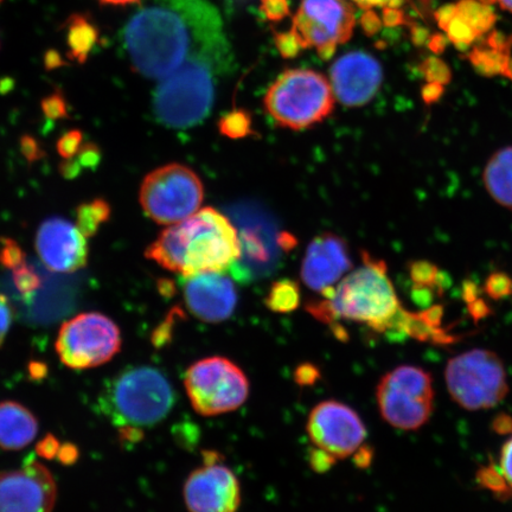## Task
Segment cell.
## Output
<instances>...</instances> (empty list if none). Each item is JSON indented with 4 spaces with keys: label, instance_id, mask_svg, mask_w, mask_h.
Here are the masks:
<instances>
[{
    "label": "cell",
    "instance_id": "54",
    "mask_svg": "<svg viewBox=\"0 0 512 512\" xmlns=\"http://www.w3.org/2000/svg\"><path fill=\"white\" fill-rule=\"evenodd\" d=\"M355 454V464L361 467V469L368 467L371 463V459H373V451H371L370 447L362 446Z\"/></svg>",
    "mask_w": 512,
    "mask_h": 512
},
{
    "label": "cell",
    "instance_id": "38",
    "mask_svg": "<svg viewBox=\"0 0 512 512\" xmlns=\"http://www.w3.org/2000/svg\"><path fill=\"white\" fill-rule=\"evenodd\" d=\"M83 137L79 131H72L60 139V142L57 143V150H59L60 155L64 158H72L76 156V153H79L81 143Z\"/></svg>",
    "mask_w": 512,
    "mask_h": 512
},
{
    "label": "cell",
    "instance_id": "45",
    "mask_svg": "<svg viewBox=\"0 0 512 512\" xmlns=\"http://www.w3.org/2000/svg\"><path fill=\"white\" fill-rule=\"evenodd\" d=\"M382 22L384 25H387V27L395 28L405 23L406 17L405 14H403V11L399 8L387 6V8H384L383 10Z\"/></svg>",
    "mask_w": 512,
    "mask_h": 512
},
{
    "label": "cell",
    "instance_id": "41",
    "mask_svg": "<svg viewBox=\"0 0 512 512\" xmlns=\"http://www.w3.org/2000/svg\"><path fill=\"white\" fill-rule=\"evenodd\" d=\"M320 379V371L311 363H303L294 371V380L300 386H312Z\"/></svg>",
    "mask_w": 512,
    "mask_h": 512
},
{
    "label": "cell",
    "instance_id": "31",
    "mask_svg": "<svg viewBox=\"0 0 512 512\" xmlns=\"http://www.w3.org/2000/svg\"><path fill=\"white\" fill-rule=\"evenodd\" d=\"M444 30L446 31L448 40L456 44L457 47H462L460 49L469 47L470 44L475 42L478 38L475 31L457 14V11L451 18V21L447 23Z\"/></svg>",
    "mask_w": 512,
    "mask_h": 512
},
{
    "label": "cell",
    "instance_id": "24",
    "mask_svg": "<svg viewBox=\"0 0 512 512\" xmlns=\"http://www.w3.org/2000/svg\"><path fill=\"white\" fill-rule=\"evenodd\" d=\"M456 8L457 14L475 31L477 37L483 36L494 27L496 15L491 5L480 0H460Z\"/></svg>",
    "mask_w": 512,
    "mask_h": 512
},
{
    "label": "cell",
    "instance_id": "6",
    "mask_svg": "<svg viewBox=\"0 0 512 512\" xmlns=\"http://www.w3.org/2000/svg\"><path fill=\"white\" fill-rule=\"evenodd\" d=\"M265 107L279 126L306 130L334 111L335 94L325 76L315 70L290 69L268 88Z\"/></svg>",
    "mask_w": 512,
    "mask_h": 512
},
{
    "label": "cell",
    "instance_id": "29",
    "mask_svg": "<svg viewBox=\"0 0 512 512\" xmlns=\"http://www.w3.org/2000/svg\"><path fill=\"white\" fill-rule=\"evenodd\" d=\"M477 482L484 489L491 491L492 494L501 497V499L509 498L512 494L507 479H505L502 472L497 470L495 465L480 467L477 472Z\"/></svg>",
    "mask_w": 512,
    "mask_h": 512
},
{
    "label": "cell",
    "instance_id": "7",
    "mask_svg": "<svg viewBox=\"0 0 512 512\" xmlns=\"http://www.w3.org/2000/svg\"><path fill=\"white\" fill-rule=\"evenodd\" d=\"M445 380L453 401L466 411L494 408L509 393L504 364L490 350L473 349L451 358Z\"/></svg>",
    "mask_w": 512,
    "mask_h": 512
},
{
    "label": "cell",
    "instance_id": "4",
    "mask_svg": "<svg viewBox=\"0 0 512 512\" xmlns=\"http://www.w3.org/2000/svg\"><path fill=\"white\" fill-rule=\"evenodd\" d=\"M175 402L168 377L150 366L120 371L106 383L99 398L102 413L128 441L139 440L146 428L168 418Z\"/></svg>",
    "mask_w": 512,
    "mask_h": 512
},
{
    "label": "cell",
    "instance_id": "30",
    "mask_svg": "<svg viewBox=\"0 0 512 512\" xmlns=\"http://www.w3.org/2000/svg\"><path fill=\"white\" fill-rule=\"evenodd\" d=\"M12 278L19 293L24 298H29L35 293L41 285L40 274L37 273L34 267H31L27 262L17 266L12 270Z\"/></svg>",
    "mask_w": 512,
    "mask_h": 512
},
{
    "label": "cell",
    "instance_id": "1",
    "mask_svg": "<svg viewBox=\"0 0 512 512\" xmlns=\"http://www.w3.org/2000/svg\"><path fill=\"white\" fill-rule=\"evenodd\" d=\"M124 44L132 67L163 80L192 57L228 48L219 11L207 0H162L134 14Z\"/></svg>",
    "mask_w": 512,
    "mask_h": 512
},
{
    "label": "cell",
    "instance_id": "59",
    "mask_svg": "<svg viewBox=\"0 0 512 512\" xmlns=\"http://www.w3.org/2000/svg\"><path fill=\"white\" fill-rule=\"evenodd\" d=\"M0 2H2V0H0Z\"/></svg>",
    "mask_w": 512,
    "mask_h": 512
},
{
    "label": "cell",
    "instance_id": "25",
    "mask_svg": "<svg viewBox=\"0 0 512 512\" xmlns=\"http://www.w3.org/2000/svg\"><path fill=\"white\" fill-rule=\"evenodd\" d=\"M509 59L510 50L495 48L490 44L473 49L469 55V60L477 73L488 78L503 75Z\"/></svg>",
    "mask_w": 512,
    "mask_h": 512
},
{
    "label": "cell",
    "instance_id": "5",
    "mask_svg": "<svg viewBox=\"0 0 512 512\" xmlns=\"http://www.w3.org/2000/svg\"><path fill=\"white\" fill-rule=\"evenodd\" d=\"M233 67L232 48L192 57L160 82L153 95V113L160 124L189 128L202 123L214 106L219 76Z\"/></svg>",
    "mask_w": 512,
    "mask_h": 512
},
{
    "label": "cell",
    "instance_id": "23",
    "mask_svg": "<svg viewBox=\"0 0 512 512\" xmlns=\"http://www.w3.org/2000/svg\"><path fill=\"white\" fill-rule=\"evenodd\" d=\"M98 40V30L87 18L76 15L69 18L67 42L75 60L85 62Z\"/></svg>",
    "mask_w": 512,
    "mask_h": 512
},
{
    "label": "cell",
    "instance_id": "33",
    "mask_svg": "<svg viewBox=\"0 0 512 512\" xmlns=\"http://www.w3.org/2000/svg\"><path fill=\"white\" fill-rule=\"evenodd\" d=\"M420 72L425 76L427 82L440 83L443 86H446L452 79L450 68L438 57H428L421 63Z\"/></svg>",
    "mask_w": 512,
    "mask_h": 512
},
{
    "label": "cell",
    "instance_id": "17",
    "mask_svg": "<svg viewBox=\"0 0 512 512\" xmlns=\"http://www.w3.org/2000/svg\"><path fill=\"white\" fill-rule=\"evenodd\" d=\"M86 239L78 226L60 217H54L44 221L38 229L36 249L49 270L73 273L87 264Z\"/></svg>",
    "mask_w": 512,
    "mask_h": 512
},
{
    "label": "cell",
    "instance_id": "37",
    "mask_svg": "<svg viewBox=\"0 0 512 512\" xmlns=\"http://www.w3.org/2000/svg\"><path fill=\"white\" fill-rule=\"evenodd\" d=\"M0 262L6 267L14 270L19 265L25 262V255L21 247L12 240H5L2 252H0Z\"/></svg>",
    "mask_w": 512,
    "mask_h": 512
},
{
    "label": "cell",
    "instance_id": "44",
    "mask_svg": "<svg viewBox=\"0 0 512 512\" xmlns=\"http://www.w3.org/2000/svg\"><path fill=\"white\" fill-rule=\"evenodd\" d=\"M60 443L57 441L53 435H49V437L44 438L37 447V453L40 454L41 457L54 459L57 458V454L60 451Z\"/></svg>",
    "mask_w": 512,
    "mask_h": 512
},
{
    "label": "cell",
    "instance_id": "22",
    "mask_svg": "<svg viewBox=\"0 0 512 512\" xmlns=\"http://www.w3.org/2000/svg\"><path fill=\"white\" fill-rule=\"evenodd\" d=\"M483 181L497 203L512 208V146L503 147L492 155L485 166Z\"/></svg>",
    "mask_w": 512,
    "mask_h": 512
},
{
    "label": "cell",
    "instance_id": "39",
    "mask_svg": "<svg viewBox=\"0 0 512 512\" xmlns=\"http://www.w3.org/2000/svg\"><path fill=\"white\" fill-rule=\"evenodd\" d=\"M12 320H14V311H12L9 299L0 293V347L9 335Z\"/></svg>",
    "mask_w": 512,
    "mask_h": 512
},
{
    "label": "cell",
    "instance_id": "47",
    "mask_svg": "<svg viewBox=\"0 0 512 512\" xmlns=\"http://www.w3.org/2000/svg\"><path fill=\"white\" fill-rule=\"evenodd\" d=\"M467 311H469L470 316L476 323L491 315L490 306L480 298L476 299L475 302L467 304Z\"/></svg>",
    "mask_w": 512,
    "mask_h": 512
},
{
    "label": "cell",
    "instance_id": "8",
    "mask_svg": "<svg viewBox=\"0 0 512 512\" xmlns=\"http://www.w3.org/2000/svg\"><path fill=\"white\" fill-rule=\"evenodd\" d=\"M184 387L197 414L211 418L239 409L249 396V380L238 364L223 356L192 363Z\"/></svg>",
    "mask_w": 512,
    "mask_h": 512
},
{
    "label": "cell",
    "instance_id": "19",
    "mask_svg": "<svg viewBox=\"0 0 512 512\" xmlns=\"http://www.w3.org/2000/svg\"><path fill=\"white\" fill-rule=\"evenodd\" d=\"M185 279L184 300L192 316L210 324L232 317L238 305V292L226 275L202 273Z\"/></svg>",
    "mask_w": 512,
    "mask_h": 512
},
{
    "label": "cell",
    "instance_id": "51",
    "mask_svg": "<svg viewBox=\"0 0 512 512\" xmlns=\"http://www.w3.org/2000/svg\"><path fill=\"white\" fill-rule=\"evenodd\" d=\"M456 11V4H450L443 6V8H440L435 12V19H437L441 29L444 30L446 28L447 23L451 21V18L456 14Z\"/></svg>",
    "mask_w": 512,
    "mask_h": 512
},
{
    "label": "cell",
    "instance_id": "2",
    "mask_svg": "<svg viewBox=\"0 0 512 512\" xmlns=\"http://www.w3.org/2000/svg\"><path fill=\"white\" fill-rule=\"evenodd\" d=\"M324 300L306 309L332 329L338 320L368 326L377 334L407 337L414 313L403 309L388 277L386 264L363 253V265L345 277L337 287L323 292Z\"/></svg>",
    "mask_w": 512,
    "mask_h": 512
},
{
    "label": "cell",
    "instance_id": "40",
    "mask_svg": "<svg viewBox=\"0 0 512 512\" xmlns=\"http://www.w3.org/2000/svg\"><path fill=\"white\" fill-rule=\"evenodd\" d=\"M309 458L313 471L318 473L328 472L337 462L336 458L330 456L329 453H326L317 447L313 448V450L310 452Z\"/></svg>",
    "mask_w": 512,
    "mask_h": 512
},
{
    "label": "cell",
    "instance_id": "32",
    "mask_svg": "<svg viewBox=\"0 0 512 512\" xmlns=\"http://www.w3.org/2000/svg\"><path fill=\"white\" fill-rule=\"evenodd\" d=\"M409 274L416 286L431 287L438 290L439 270L438 267L428 261H415L409 266Z\"/></svg>",
    "mask_w": 512,
    "mask_h": 512
},
{
    "label": "cell",
    "instance_id": "20",
    "mask_svg": "<svg viewBox=\"0 0 512 512\" xmlns=\"http://www.w3.org/2000/svg\"><path fill=\"white\" fill-rule=\"evenodd\" d=\"M352 267L347 242L335 234H323L307 248L302 268L304 284L312 291L334 287Z\"/></svg>",
    "mask_w": 512,
    "mask_h": 512
},
{
    "label": "cell",
    "instance_id": "55",
    "mask_svg": "<svg viewBox=\"0 0 512 512\" xmlns=\"http://www.w3.org/2000/svg\"><path fill=\"white\" fill-rule=\"evenodd\" d=\"M446 47V38L444 36H433L430 40V48L434 53H441Z\"/></svg>",
    "mask_w": 512,
    "mask_h": 512
},
{
    "label": "cell",
    "instance_id": "14",
    "mask_svg": "<svg viewBox=\"0 0 512 512\" xmlns=\"http://www.w3.org/2000/svg\"><path fill=\"white\" fill-rule=\"evenodd\" d=\"M204 464L192 471L183 488L189 512H238L241 485L235 473L221 463L219 453H203Z\"/></svg>",
    "mask_w": 512,
    "mask_h": 512
},
{
    "label": "cell",
    "instance_id": "57",
    "mask_svg": "<svg viewBox=\"0 0 512 512\" xmlns=\"http://www.w3.org/2000/svg\"><path fill=\"white\" fill-rule=\"evenodd\" d=\"M496 2L501 5V8L512 12V0H496Z\"/></svg>",
    "mask_w": 512,
    "mask_h": 512
},
{
    "label": "cell",
    "instance_id": "56",
    "mask_svg": "<svg viewBox=\"0 0 512 512\" xmlns=\"http://www.w3.org/2000/svg\"><path fill=\"white\" fill-rule=\"evenodd\" d=\"M100 2L111 5H128L138 3L139 0H100Z\"/></svg>",
    "mask_w": 512,
    "mask_h": 512
},
{
    "label": "cell",
    "instance_id": "3",
    "mask_svg": "<svg viewBox=\"0 0 512 512\" xmlns=\"http://www.w3.org/2000/svg\"><path fill=\"white\" fill-rule=\"evenodd\" d=\"M146 256L184 278L224 273L241 256L238 229L220 211L204 208L163 230L147 248Z\"/></svg>",
    "mask_w": 512,
    "mask_h": 512
},
{
    "label": "cell",
    "instance_id": "43",
    "mask_svg": "<svg viewBox=\"0 0 512 512\" xmlns=\"http://www.w3.org/2000/svg\"><path fill=\"white\" fill-rule=\"evenodd\" d=\"M362 29L368 36H373L381 29L382 19L373 10H366L361 18Z\"/></svg>",
    "mask_w": 512,
    "mask_h": 512
},
{
    "label": "cell",
    "instance_id": "28",
    "mask_svg": "<svg viewBox=\"0 0 512 512\" xmlns=\"http://www.w3.org/2000/svg\"><path fill=\"white\" fill-rule=\"evenodd\" d=\"M219 130L228 138H245L253 133L251 115L243 110L229 112L221 118Z\"/></svg>",
    "mask_w": 512,
    "mask_h": 512
},
{
    "label": "cell",
    "instance_id": "52",
    "mask_svg": "<svg viewBox=\"0 0 512 512\" xmlns=\"http://www.w3.org/2000/svg\"><path fill=\"white\" fill-rule=\"evenodd\" d=\"M57 458L61 460L63 464H72L78 458V450L73 445H63L60 447Z\"/></svg>",
    "mask_w": 512,
    "mask_h": 512
},
{
    "label": "cell",
    "instance_id": "10",
    "mask_svg": "<svg viewBox=\"0 0 512 512\" xmlns=\"http://www.w3.org/2000/svg\"><path fill=\"white\" fill-rule=\"evenodd\" d=\"M204 198L200 177L188 166L168 164L147 175L139 200L145 214L159 224H176L197 213Z\"/></svg>",
    "mask_w": 512,
    "mask_h": 512
},
{
    "label": "cell",
    "instance_id": "12",
    "mask_svg": "<svg viewBox=\"0 0 512 512\" xmlns=\"http://www.w3.org/2000/svg\"><path fill=\"white\" fill-rule=\"evenodd\" d=\"M356 25L355 11L345 0H303L292 30L304 49L316 48L323 60L348 42Z\"/></svg>",
    "mask_w": 512,
    "mask_h": 512
},
{
    "label": "cell",
    "instance_id": "49",
    "mask_svg": "<svg viewBox=\"0 0 512 512\" xmlns=\"http://www.w3.org/2000/svg\"><path fill=\"white\" fill-rule=\"evenodd\" d=\"M491 427L498 435H512V415L498 414L492 421Z\"/></svg>",
    "mask_w": 512,
    "mask_h": 512
},
{
    "label": "cell",
    "instance_id": "48",
    "mask_svg": "<svg viewBox=\"0 0 512 512\" xmlns=\"http://www.w3.org/2000/svg\"><path fill=\"white\" fill-rule=\"evenodd\" d=\"M44 111L50 118H60L66 114V106L60 96H51L44 102Z\"/></svg>",
    "mask_w": 512,
    "mask_h": 512
},
{
    "label": "cell",
    "instance_id": "27",
    "mask_svg": "<svg viewBox=\"0 0 512 512\" xmlns=\"http://www.w3.org/2000/svg\"><path fill=\"white\" fill-rule=\"evenodd\" d=\"M265 304L275 313H291L300 305V290L294 281H277L268 292Z\"/></svg>",
    "mask_w": 512,
    "mask_h": 512
},
{
    "label": "cell",
    "instance_id": "58",
    "mask_svg": "<svg viewBox=\"0 0 512 512\" xmlns=\"http://www.w3.org/2000/svg\"><path fill=\"white\" fill-rule=\"evenodd\" d=\"M503 76H507L512 81V57H510L507 66L504 68Z\"/></svg>",
    "mask_w": 512,
    "mask_h": 512
},
{
    "label": "cell",
    "instance_id": "26",
    "mask_svg": "<svg viewBox=\"0 0 512 512\" xmlns=\"http://www.w3.org/2000/svg\"><path fill=\"white\" fill-rule=\"evenodd\" d=\"M111 216V207L104 200L83 203L76 210V226L87 239L93 238L98 230Z\"/></svg>",
    "mask_w": 512,
    "mask_h": 512
},
{
    "label": "cell",
    "instance_id": "53",
    "mask_svg": "<svg viewBox=\"0 0 512 512\" xmlns=\"http://www.w3.org/2000/svg\"><path fill=\"white\" fill-rule=\"evenodd\" d=\"M479 298V288L476 283L471 280H466L463 285V299L466 304L475 302Z\"/></svg>",
    "mask_w": 512,
    "mask_h": 512
},
{
    "label": "cell",
    "instance_id": "9",
    "mask_svg": "<svg viewBox=\"0 0 512 512\" xmlns=\"http://www.w3.org/2000/svg\"><path fill=\"white\" fill-rule=\"evenodd\" d=\"M376 401L387 424L401 431H418L433 413V377L416 366L395 368L377 384Z\"/></svg>",
    "mask_w": 512,
    "mask_h": 512
},
{
    "label": "cell",
    "instance_id": "21",
    "mask_svg": "<svg viewBox=\"0 0 512 512\" xmlns=\"http://www.w3.org/2000/svg\"><path fill=\"white\" fill-rule=\"evenodd\" d=\"M38 433L34 413L16 401L0 402V448L19 451L29 446Z\"/></svg>",
    "mask_w": 512,
    "mask_h": 512
},
{
    "label": "cell",
    "instance_id": "13",
    "mask_svg": "<svg viewBox=\"0 0 512 512\" xmlns=\"http://www.w3.org/2000/svg\"><path fill=\"white\" fill-rule=\"evenodd\" d=\"M306 432L313 446L337 460L355 454L367 438L361 416L345 403L326 400L312 409Z\"/></svg>",
    "mask_w": 512,
    "mask_h": 512
},
{
    "label": "cell",
    "instance_id": "46",
    "mask_svg": "<svg viewBox=\"0 0 512 512\" xmlns=\"http://www.w3.org/2000/svg\"><path fill=\"white\" fill-rule=\"evenodd\" d=\"M444 87L445 86L440 85V83L427 82V85L422 88L421 91L422 99H424L427 105L435 104V102L439 101L441 96H443L445 91Z\"/></svg>",
    "mask_w": 512,
    "mask_h": 512
},
{
    "label": "cell",
    "instance_id": "15",
    "mask_svg": "<svg viewBox=\"0 0 512 512\" xmlns=\"http://www.w3.org/2000/svg\"><path fill=\"white\" fill-rule=\"evenodd\" d=\"M235 222L239 223L241 256L232 270L235 278L252 280L270 273L277 265L280 246L274 223L265 213L254 208H236Z\"/></svg>",
    "mask_w": 512,
    "mask_h": 512
},
{
    "label": "cell",
    "instance_id": "50",
    "mask_svg": "<svg viewBox=\"0 0 512 512\" xmlns=\"http://www.w3.org/2000/svg\"><path fill=\"white\" fill-rule=\"evenodd\" d=\"M352 2L356 3L364 10H371L373 8H379V6H382V8H387V6L399 8L403 0H352Z\"/></svg>",
    "mask_w": 512,
    "mask_h": 512
},
{
    "label": "cell",
    "instance_id": "34",
    "mask_svg": "<svg viewBox=\"0 0 512 512\" xmlns=\"http://www.w3.org/2000/svg\"><path fill=\"white\" fill-rule=\"evenodd\" d=\"M484 291L491 299L499 300L512 294V279L508 274L492 273L485 281Z\"/></svg>",
    "mask_w": 512,
    "mask_h": 512
},
{
    "label": "cell",
    "instance_id": "36",
    "mask_svg": "<svg viewBox=\"0 0 512 512\" xmlns=\"http://www.w3.org/2000/svg\"><path fill=\"white\" fill-rule=\"evenodd\" d=\"M261 11L268 21L280 22L290 15V3L288 0H261Z\"/></svg>",
    "mask_w": 512,
    "mask_h": 512
},
{
    "label": "cell",
    "instance_id": "18",
    "mask_svg": "<svg viewBox=\"0 0 512 512\" xmlns=\"http://www.w3.org/2000/svg\"><path fill=\"white\" fill-rule=\"evenodd\" d=\"M332 91L348 107L367 105L381 87L383 73L379 61L364 51H352L331 68Z\"/></svg>",
    "mask_w": 512,
    "mask_h": 512
},
{
    "label": "cell",
    "instance_id": "16",
    "mask_svg": "<svg viewBox=\"0 0 512 512\" xmlns=\"http://www.w3.org/2000/svg\"><path fill=\"white\" fill-rule=\"evenodd\" d=\"M56 499L53 473L37 460L0 471V512H53Z\"/></svg>",
    "mask_w": 512,
    "mask_h": 512
},
{
    "label": "cell",
    "instance_id": "42",
    "mask_svg": "<svg viewBox=\"0 0 512 512\" xmlns=\"http://www.w3.org/2000/svg\"><path fill=\"white\" fill-rule=\"evenodd\" d=\"M499 465H501L503 476L512 489V437L502 447Z\"/></svg>",
    "mask_w": 512,
    "mask_h": 512
},
{
    "label": "cell",
    "instance_id": "11",
    "mask_svg": "<svg viewBox=\"0 0 512 512\" xmlns=\"http://www.w3.org/2000/svg\"><path fill=\"white\" fill-rule=\"evenodd\" d=\"M123 344L118 325L99 312L81 313L64 323L55 349L69 369L88 370L104 366L119 354Z\"/></svg>",
    "mask_w": 512,
    "mask_h": 512
},
{
    "label": "cell",
    "instance_id": "35",
    "mask_svg": "<svg viewBox=\"0 0 512 512\" xmlns=\"http://www.w3.org/2000/svg\"><path fill=\"white\" fill-rule=\"evenodd\" d=\"M275 46H277L279 53L284 59H294L300 54L304 48L294 31L277 32L275 34Z\"/></svg>",
    "mask_w": 512,
    "mask_h": 512
}]
</instances>
